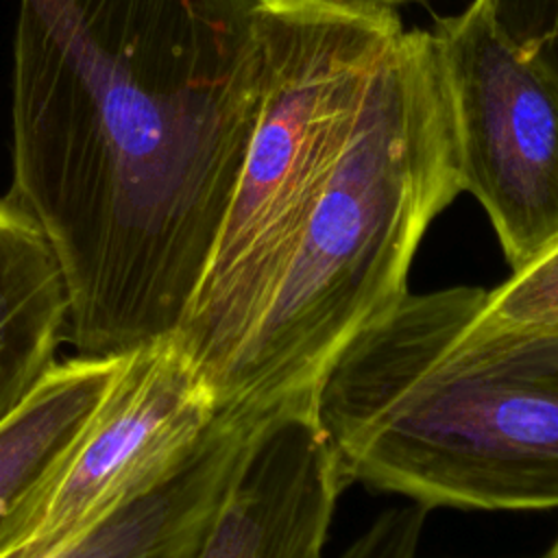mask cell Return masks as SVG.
Masks as SVG:
<instances>
[{
    "instance_id": "cell-1",
    "label": "cell",
    "mask_w": 558,
    "mask_h": 558,
    "mask_svg": "<svg viewBox=\"0 0 558 558\" xmlns=\"http://www.w3.org/2000/svg\"><path fill=\"white\" fill-rule=\"evenodd\" d=\"M262 89L257 0H20L9 194L57 251L78 355L181 327Z\"/></svg>"
},
{
    "instance_id": "cell-2",
    "label": "cell",
    "mask_w": 558,
    "mask_h": 558,
    "mask_svg": "<svg viewBox=\"0 0 558 558\" xmlns=\"http://www.w3.org/2000/svg\"><path fill=\"white\" fill-rule=\"evenodd\" d=\"M475 286L410 292L312 408L347 484L432 508H558V327L480 333Z\"/></svg>"
},
{
    "instance_id": "cell-3",
    "label": "cell",
    "mask_w": 558,
    "mask_h": 558,
    "mask_svg": "<svg viewBox=\"0 0 558 558\" xmlns=\"http://www.w3.org/2000/svg\"><path fill=\"white\" fill-rule=\"evenodd\" d=\"M462 192L429 31L403 28L368 76L290 262L220 390V408L312 405L349 342L408 294L434 218Z\"/></svg>"
},
{
    "instance_id": "cell-4",
    "label": "cell",
    "mask_w": 558,
    "mask_h": 558,
    "mask_svg": "<svg viewBox=\"0 0 558 558\" xmlns=\"http://www.w3.org/2000/svg\"><path fill=\"white\" fill-rule=\"evenodd\" d=\"M264 89L229 211L179 340L216 397L290 262L375 65L405 28L366 0H257Z\"/></svg>"
},
{
    "instance_id": "cell-5",
    "label": "cell",
    "mask_w": 558,
    "mask_h": 558,
    "mask_svg": "<svg viewBox=\"0 0 558 558\" xmlns=\"http://www.w3.org/2000/svg\"><path fill=\"white\" fill-rule=\"evenodd\" d=\"M220 410L177 331L122 353L98 408L0 525V558H54L157 486Z\"/></svg>"
},
{
    "instance_id": "cell-6",
    "label": "cell",
    "mask_w": 558,
    "mask_h": 558,
    "mask_svg": "<svg viewBox=\"0 0 558 558\" xmlns=\"http://www.w3.org/2000/svg\"><path fill=\"white\" fill-rule=\"evenodd\" d=\"M429 33L460 187L484 207L517 272L558 244V78L499 31L482 0Z\"/></svg>"
},
{
    "instance_id": "cell-7",
    "label": "cell",
    "mask_w": 558,
    "mask_h": 558,
    "mask_svg": "<svg viewBox=\"0 0 558 558\" xmlns=\"http://www.w3.org/2000/svg\"><path fill=\"white\" fill-rule=\"evenodd\" d=\"M347 486L312 405L279 410L194 558H323Z\"/></svg>"
},
{
    "instance_id": "cell-8",
    "label": "cell",
    "mask_w": 558,
    "mask_h": 558,
    "mask_svg": "<svg viewBox=\"0 0 558 558\" xmlns=\"http://www.w3.org/2000/svg\"><path fill=\"white\" fill-rule=\"evenodd\" d=\"M270 416L220 408L187 458L157 486L54 558H194Z\"/></svg>"
},
{
    "instance_id": "cell-9",
    "label": "cell",
    "mask_w": 558,
    "mask_h": 558,
    "mask_svg": "<svg viewBox=\"0 0 558 558\" xmlns=\"http://www.w3.org/2000/svg\"><path fill=\"white\" fill-rule=\"evenodd\" d=\"M68 286L37 218L0 196V418L57 364L68 333Z\"/></svg>"
},
{
    "instance_id": "cell-10",
    "label": "cell",
    "mask_w": 558,
    "mask_h": 558,
    "mask_svg": "<svg viewBox=\"0 0 558 558\" xmlns=\"http://www.w3.org/2000/svg\"><path fill=\"white\" fill-rule=\"evenodd\" d=\"M120 360L122 353H76L57 362L0 418V525L81 434L109 388Z\"/></svg>"
},
{
    "instance_id": "cell-11",
    "label": "cell",
    "mask_w": 558,
    "mask_h": 558,
    "mask_svg": "<svg viewBox=\"0 0 558 558\" xmlns=\"http://www.w3.org/2000/svg\"><path fill=\"white\" fill-rule=\"evenodd\" d=\"M469 327L480 333L558 327V244L493 290L475 286Z\"/></svg>"
},
{
    "instance_id": "cell-12",
    "label": "cell",
    "mask_w": 558,
    "mask_h": 558,
    "mask_svg": "<svg viewBox=\"0 0 558 558\" xmlns=\"http://www.w3.org/2000/svg\"><path fill=\"white\" fill-rule=\"evenodd\" d=\"M499 31L558 78V0H482Z\"/></svg>"
},
{
    "instance_id": "cell-13",
    "label": "cell",
    "mask_w": 558,
    "mask_h": 558,
    "mask_svg": "<svg viewBox=\"0 0 558 558\" xmlns=\"http://www.w3.org/2000/svg\"><path fill=\"white\" fill-rule=\"evenodd\" d=\"M427 512L414 501L381 510L338 558H416Z\"/></svg>"
},
{
    "instance_id": "cell-14",
    "label": "cell",
    "mask_w": 558,
    "mask_h": 558,
    "mask_svg": "<svg viewBox=\"0 0 558 558\" xmlns=\"http://www.w3.org/2000/svg\"><path fill=\"white\" fill-rule=\"evenodd\" d=\"M543 558H558V536H556V541L549 545V549H547V554H545Z\"/></svg>"
},
{
    "instance_id": "cell-15",
    "label": "cell",
    "mask_w": 558,
    "mask_h": 558,
    "mask_svg": "<svg viewBox=\"0 0 558 558\" xmlns=\"http://www.w3.org/2000/svg\"><path fill=\"white\" fill-rule=\"evenodd\" d=\"M366 2H377V4H386V7H395V4H403V2H414V0H366Z\"/></svg>"
}]
</instances>
